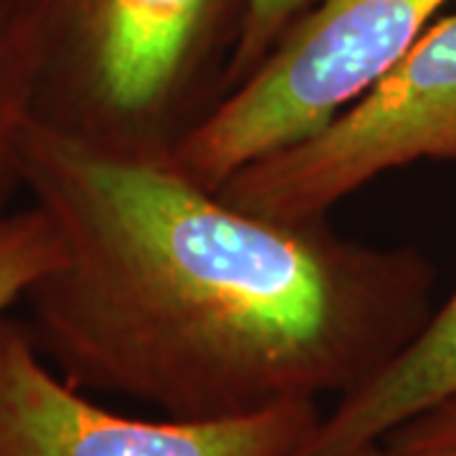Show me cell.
<instances>
[{
  "mask_svg": "<svg viewBox=\"0 0 456 456\" xmlns=\"http://www.w3.org/2000/svg\"><path fill=\"white\" fill-rule=\"evenodd\" d=\"M20 185L61 244L23 322L79 391L183 421L320 403L360 386L431 314L424 251L248 211L173 158L33 119Z\"/></svg>",
  "mask_w": 456,
  "mask_h": 456,
  "instance_id": "cell-1",
  "label": "cell"
},
{
  "mask_svg": "<svg viewBox=\"0 0 456 456\" xmlns=\"http://www.w3.org/2000/svg\"><path fill=\"white\" fill-rule=\"evenodd\" d=\"M33 77V119L173 158L226 94L246 0H0Z\"/></svg>",
  "mask_w": 456,
  "mask_h": 456,
  "instance_id": "cell-2",
  "label": "cell"
},
{
  "mask_svg": "<svg viewBox=\"0 0 456 456\" xmlns=\"http://www.w3.org/2000/svg\"><path fill=\"white\" fill-rule=\"evenodd\" d=\"M449 0H312L261 64L228 89L173 160L218 188L294 145L373 86Z\"/></svg>",
  "mask_w": 456,
  "mask_h": 456,
  "instance_id": "cell-3",
  "label": "cell"
},
{
  "mask_svg": "<svg viewBox=\"0 0 456 456\" xmlns=\"http://www.w3.org/2000/svg\"><path fill=\"white\" fill-rule=\"evenodd\" d=\"M421 160L456 163V13L431 23L322 130L241 167L218 193L272 218L312 221Z\"/></svg>",
  "mask_w": 456,
  "mask_h": 456,
  "instance_id": "cell-4",
  "label": "cell"
},
{
  "mask_svg": "<svg viewBox=\"0 0 456 456\" xmlns=\"http://www.w3.org/2000/svg\"><path fill=\"white\" fill-rule=\"evenodd\" d=\"M320 416V403L218 421L122 416L66 383L23 320L0 317V456H294Z\"/></svg>",
  "mask_w": 456,
  "mask_h": 456,
  "instance_id": "cell-5",
  "label": "cell"
},
{
  "mask_svg": "<svg viewBox=\"0 0 456 456\" xmlns=\"http://www.w3.org/2000/svg\"><path fill=\"white\" fill-rule=\"evenodd\" d=\"M456 395V289L373 375L320 416L294 456H332L383 441L398 426Z\"/></svg>",
  "mask_w": 456,
  "mask_h": 456,
  "instance_id": "cell-6",
  "label": "cell"
},
{
  "mask_svg": "<svg viewBox=\"0 0 456 456\" xmlns=\"http://www.w3.org/2000/svg\"><path fill=\"white\" fill-rule=\"evenodd\" d=\"M61 261L59 236L36 206L0 216V317L23 305L36 281Z\"/></svg>",
  "mask_w": 456,
  "mask_h": 456,
  "instance_id": "cell-7",
  "label": "cell"
},
{
  "mask_svg": "<svg viewBox=\"0 0 456 456\" xmlns=\"http://www.w3.org/2000/svg\"><path fill=\"white\" fill-rule=\"evenodd\" d=\"M31 122V69L0 13V216L11 211L13 198L23 193L20 152Z\"/></svg>",
  "mask_w": 456,
  "mask_h": 456,
  "instance_id": "cell-8",
  "label": "cell"
},
{
  "mask_svg": "<svg viewBox=\"0 0 456 456\" xmlns=\"http://www.w3.org/2000/svg\"><path fill=\"white\" fill-rule=\"evenodd\" d=\"M310 3L312 0H246L244 31L231 64L228 89H233L261 64V59L277 46L284 31Z\"/></svg>",
  "mask_w": 456,
  "mask_h": 456,
  "instance_id": "cell-9",
  "label": "cell"
},
{
  "mask_svg": "<svg viewBox=\"0 0 456 456\" xmlns=\"http://www.w3.org/2000/svg\"><path fill=\"white\" fill-rule=\"evenodd\" d=\"M383 444L401 456H456V395L398 426Z\"/></svg>",
  "mask_w": 456,
  "mask_h": 456,
  "instance_id": "cell-10",
  "label": "cell"
},
{
  "mask_svg": "<svg viewBox=\"0 0 456 456\" xmlns=\"http://www.w3.org/2000/svg\"><path fill=\"white\" fill-rule=\"evenodd\" d=\"M332 456H401L393 452L388 444L378 441V444H365V446H358V449H350V452H342V454Z\"/></svg>",
  "mask_w": 456,
  "mask_h": 456,
  "instance_id": "cell-11",
  "label": "cell"
}]
</instances>
